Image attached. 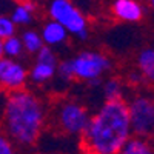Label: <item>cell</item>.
<instances>
[{
    "instance_id": "obj_1",
    "label": "cell",
    "mask_w": 154,
    "mask_h": 154,
    "mask_svg": "<svg viewBox=\"0 0 154 154\" xmlns=\"http://www.w3.org/2000/svg\"><path fill=\"white\" fill-rule=\"evenodd\" d=\"M131 137L126 102H103L97 112L89 117L80 143L86 154H117Z\"/></svg>"
},
{
    "instance_id": "obj_2",
    "label": "cell",
    "mask_w": 154,
    "mask_h": 154,
    "mask_svg": "<svg viewBox=\"0 0 154 154\" xmlns=\"http://www.w3.org/2000/svg\"><path fill=\"white\" fill-rule=\"evenodd\" d=\"M46 123V109L42 99L31 91L20 89L6 96L3 103L5 134L23 146L34 145Z\"/></svg>"
},
{
    "instance_id": "obj_3",
    "label": "cell",
    "mask_w": 154,
    "mask_h": 154,
    "mask_svg": "<svg viewBox=\"0 0 154 154\" xmlns=\"http://www.w3.org/2000/svg\"><path fill=\"white\" fill-rule=\"evenodd\" d=\"M74 79L89 83H99L102 75H105L112 68L111 59L100 51H82L71 59Z\"/></svg>"
},
{
    "instance_id": "obj_4",
    "label": "cell",
    "mask_w": 154,
    "mask_h": 154,
    "mask_svg": "<svg viewBox=\"0 0 154 154\" xmlns=\"http://www.w3.org/2000/svg\"><path fill=\"white\" fill-rule=\"evenodd\" d=\"M48 14L51 20L63 26L68 34H72L82 40L88 37V20L71 0H51Z\"/></svg>"
},
{
    "instance_id": "obj_5",
    "label": "cell",
    "mask_w": 154,
    "mask_h": 154,
    "mask_svg": "<svg viewBox=\"0 0 154 154\" xmlns=\"http://www.w3.org/2000/svg\"><path fill=\"white\" fill-rule=\"evenodd\" d=\"M89 117H91V114L88 112V109L75 100L59 102L54 111L56 125L62 133L68 136L80 137L86 130Z\"/></svg>"
},
{
    "instance_id": "obj_6",
    "label": "cell",
    "mask_w": 154,
    "mask_h": 154,
    "mask_svg": "<svg viewBox=\"0 0 154 154\" xmlns=\"http://www.w3.org/2000/svg\"><path fill=\"white\" fill-rule=\"evenodd\" d=\"M128 116H130L131 133L136 137L148 139L154 133V102L148 94L134 96L126 102Z\"/></svg>"
},
{
    "instance_id": "obj_7",
    "label": "cell",
    "mask_w": 154,
    "mask_h": 154,
    "mask_svg": "<svg viewBox=\"0 0 154 154\" xmlns=\"http://www.w3.org/2000/svg\"><path fill=\"white\" fill-rule=\"evenodd\" d=\"M28 80V71L22 63L12 59H0V88L6 93L25 89Z\"/></svg>"
},
{
    "instance_id": "obj_8",
    "label": "cell",
    "mask_w": 154,
    "mask_h": 154,
    "mask_svg": "<svg viewBox=\"0 0 154 154\" xmlns=\"http://www.w3.org/2000/svg\"><path fill=\"white\" fill-rule=\"evenodd\" d=\"M111 12L120 22L136 23L143 19L145 9L139 0H114L111 5Z\"/></svg>"
},
{
    "instance_id": "obj_9",
    "label": "cell",
    "mask_w": 154,
    "mask_h": 154,
    "mask_svg": "<svg viewBox=\"0 0 154 154\" xmlns=\"http://www.w3.org/2000/svg\"><path fill=\"white\" fill-rule=\"evenodd\" d=\"M68 32L66 29L60 26V25L54 20H48L45 25H43V28H42V32H40V38H42V42L43 45L46 46H56V45H62V43H65L66 42V38H68Z\"/></svg>"
},
{
    "instance_id": "obj_10",
    "label": "cell",
    "mask_w": 154,
    "mask_h": 154,
    "mask_svg": "<svg viewBox=\"0 0 154 154\" xmlns=\"http://www.w3.org/2000/svg\"><path fill=\"white\" fill-rule=\"evenodd\" d=\"M34 11H35V5L32 0H20L19 3L14 5L12 12L9 19L12 20V23L16 25H29L34 19Z\"/></svg>"
},
{
    "instance_id": "obj_11",
    "label": "cell",
    "mask_w": 154,
    "mask_h": 154,
    "mask_svg": "<svg viewBox=\"0 0 154 154\" xmlns=\"http://www.w3.org/2000/svg\"><path fill=\"white\" fill-rule=\"evenodd\" d=\"M56 69H57V63H45V62L35 60L31 71L28 72V77L34 83H45L56 75Z\"/></svg>"
},
{
    "instance_id": "obj_12",
    "label": "cell",
    "mask_w": 154,
    "mask_h": 154,
    "mask_svg": "<svg viewBox=\"0 0 154 154\" xmlns=\"http://www.w3.org/2000/svg\"><path fill=\"white\" fill-rule=\"evenodd\" d=\"M137 68H139V74L145 80L148 82L154 80V49L152 48H143L139 53Z\"/></svg>"
},
{
    "instance_id": "obj_13",
    "label": "cell",
    "mask_w": 154,
    "mask_h": 154,
    "mask_svg": "<svg viewBox=\"0 0 154 154\" xmlns=\"http://www.w3.org/2000/svg\"><path fill=\"white\" fill-rule=\"evenodd\" d=\"M125 88H123V82L117 77H109L103 82L102 86V94H103L105 102H117V100H125L123 94Z\"/></svg>"
},
{
    "instance_id": "obj_14",
    "label": "cell",
    "mask_w": 154,
    "mask_h": 154,
    "mask_svg": "<svg viewBox=\"0 0 154 154\" xmlns=\"http://www.w3.org/2000/svg\"><path fill=\"white\" fill-rule=\"evenodd\" d=\"M117 154H154V151H152V145L148 139L133 136L122 146V149Z\"/></svg>"
},
{
    "instance_id": "obj_15",
    "label": "cell",
    "mask_w": 154,
    "mask_h": 154,
    "mask_svg": "<svg viewBox=\"0 0 154 154\" xmlns=\"http://www.w3.org/2000/svg\"><path fill=\"white\" fill-rule=\"evenodd\" d=\"M2 49H3V56H5L6 59L16 60V59L23 53V45H22L20 37L12 35V37L5 38V40L2 42Z\"/></svg>"
},
{
    "instance_id": "obj_16",
    "label": "cell",
    "mask_w": 154,
    "mask_h": 154,
    "mask_svg": "<svg viewBox=\"0 0 154 154\" xmlns=\"http://www.w3.org/2000/svg\"><path fill=\"white\" fill-rule=\"evenodd\" d=\"M20 40H22V45H23V49L25 51H28L29 54H35L38 49H40L43 46V42H42V38H40V34L32 31V29H28V31H25L20 37Z\"/></svg>"
},
{
    "instance_id": "obj_17",
    "label": "cell",
    "mask_w": 154,
    "mask_h": 154,
    "mask_svg": "<svg viewBox=\"0 0 154 154\" xmlns=\"http://www.w3.org/2000/svg\"><path fill=\"white\" fill-rule=\"evenodd\" d=\"M16 29H17V26L12 23V20L9 19V16L0 14V40L3 42L5 38L16 35Z\"/></svg>"
},
{
    "instance_id": "obj_18",
    "label": "cell",
    "mask_w": 154,
    "mask_h": 154,
    "mask_svg": "<svg viewBox=\"0 0 154 154\" xmlns=\"http://www.w3.org/2000/svg\"><path fill=\"white\" fill-rule=\"evenodd\" d=\"M56 74L59 75V79L62 82H71L74 79V72H72V66H71V60H62L60 63H57V69Z\"/></svg>"
},
{
    "instance_id": "obj_19",
    "label": "cell",
    "mask_w": 154,
    "mask_h": 154,
    "mask_svg": "<svg viewBox=\"0 0 154 154\" xmlns=\"http://www.w3.org/2000/svg\"><path fill=\"white\" fill-rule=\"evenodd\" d=\"M0 154H16L14 143L3 131H0Z\"/></svg>"
},
{
    "instance_id": "obj_20",
    "label": "cell",
    "mask_w": 154,
    "mask_h": 154,
    "mask_svg": "<svg viewBox=\"0 0 154 154\" xmlns=\"http://www.w3.org/2000/svg\"><path fill=\"white\" fill-rule=\"evenodd\" d=\"M3 57V49H2V40H0V59Z\"/></svg>"
},
{
    "instance_id": "obj_21",
    "label": "cell",
    "mask_w": 154,
    "mask_h": 154,
    "mask_svg": "<svg viewBox=\"0 0 154 154\" xmlns=\"http://www.w3.org/2000/svg\"><path fill=\"white\" fill-rule=\"evenodd\" d=\"M82 154H86V152H82Z\"/></svg>"
}]
</instances>
